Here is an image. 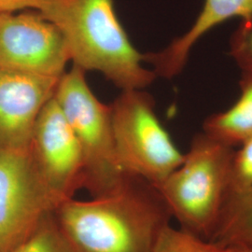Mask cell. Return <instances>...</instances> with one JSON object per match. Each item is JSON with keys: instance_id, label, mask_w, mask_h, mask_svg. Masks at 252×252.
I'll return each mask as SVG.
<instances>
[{"instance_id": "obj_1", "label": "cell", "mask_w": 252, "mask_h": 252, "mask_svg": "<svg viewBox=\"0 0 252 252\" xmlns=\"http://www.w3.org/2000/svg\"><path fill=\"white\" fill-rule=\"evenodd\" d=\"M54 217L72 252H153L172 218L155 186L127 174L115 190L69 199Z\"/></svg>"}, {"instance_id": "obj_2", "label": "cell", "mask_w": 252, "mask_h": 252, "mask_svg": "<svg viewBox=\"0 0 252 252\" xmlns=\"http://www.w3.org/2000/svg\"><path fill=\"white\" fill-rule=\"evenodd\" d=\"M37 10L63 34L70 60L96 71L123 90L144 89L158 77L144 66V54L132 44L113 0H40Z\"/></svg>"}, {"instance_id": "obj_3", "label": "cell", "mask_w": 252, "mask_h": 252, "mask_svg": "<svg viewBox=\"0 0 252 252\" xmlns=\"http://www.w3.org/2000/svg\"><path fill=\"white\" fill-rule=\"evenodd\" d=\"M234 150L198 133L180 166L156 187L180 228L207 241H211L225 205Z\"/></svg>"}, {"instance_id": "obj_4", "label": "cell", "mask_w": 252, "mask_h": 252, "mask_svg": "<svg viewBox=\"0 0 252 252\" xmlns=\"http://www.w3.org/2000/svg\"><path fill=\"white\" fill-rule=\"evenodd\" d=\"M54 98L81 146L84 161L82 187L93 197L118 189L126 174L118 163L111 106L100 102L87 83L85 71L75 65L59 79Z\"/></svg>"}, {"instance_id": "obj_5", "label": "cell", "mask_w": 252, "mask_h": 252, "mask_svg": "<svg viewBox=\"0 0 252 252\" xmlns=\"http://www.w3.org/2000/svg\"><path fill=\"white\" fill-rule=\"evenodd\" d=\"M110 106L120 168L159 186L180 166L184 153L161 124L153 96L144 89L123 90Z\"/></svg>"}, {"instance_id": "obj_6", "label": "cell", "mask_w": 252, "mask_h": 252, "mask_svg": "<svg viewBox=\"0 0 252 252\" xmlns=\"http://www.w3.org/2000/svg\"><path fill=\"white\" fill-rule=\"evenodd\" d=\"M55 210L30 146L0 147V252H9Z\"/></svg>"}, {"instance_id": "obj_7", "label": "cell", "mask_w": 252, "mask_h": 252, "mask_svg": "<svg viewBox=\"0 0 252 252\" xmlns=\"http://www.w3.org/2000/svg\"><path fill=\"white\" fill-rule=\"evenodd\" d=\"M69 61L63 34L37 10L0 13V68L60 79Z\"/></svg>"}, {"instance_id": "obj_8", "label": "cell", "mask_w": 252, "mask_h": 252, "mask_svg": "<svg viewBox=\"0 0 252 252\" xmlns=\"http://www.w3.org/2000/svg\"><path fill=\"white\" fill-rule=\"evenodd\" d=\"M30 149L56 209L82 187L84 161L80 143L54 95L36 119Z\"/></svg>"}, {"instance_id": "obj_9", "label": "cell", "mask_w": 252, "mask_h": 252, "mask_svg": "<svg viewBox=\"0 0 252 252\" xmlns=\"http://www.w3.org/2000/svg\"><path fill=\"white\" fill-rule=\"evenodd\" d=\"M59 79L0 68V147H29L40 111Z\"/></svg>"}, {"instance_id": "obj_10", "label": "cell", "mask_w": 252, "mask_h": 252, "mask_svg": "<svg viewBox=\"0 0 252 252\" xmlns=\"http://www.w3.org/2000/svg\"><path fill=\"white\" fill-rule=\"evenodd\" d=\"M251 16L252 0H205L189 29L161 51L145 54V61L153 65L157 77L173 79L183 71L192 49L210 30L228 20Z\"/></svg>"}, {"instance_id": "obj_11", "label": "cell", "mask_w": 252, "mask_h": 252, "mask_svg": "<svg viewBox=\"0 0 252 252\" xmlns=\"http://www.w3.org/2000/svg\"><path fill=\"white\" fill-rule=\"evenodd\" d=\"M240 94L229 108L204 121L205 134L236 148L252 136V74L241 73Z\"/></svg>"}, {"instance_id": "obj_12", "label": "cell", "mask_w": 252, "mask_h": 252, "mask_svg": "<svg viewBox=\"0 0 252 252\" xmlns=\"http://www.w3.org/2000/svg\"><path fill=\"white\" fill-rule=\"evenodd\" d=\"M210 242L252 249V189L226 202Z\"/></svg>"}, {"instance_id": "obj_13", "label": "cell", "mask_w": 252, "mask_h": 252, "mask_svg": "<svg viewBox=\"0 0 252 252\" xmlns=\"http://www.w3.org/2000/svg\"><path fill=\"white\" fill-rule=\"evenodd\" d=\"M9 252H72V251L53 212L46 217L27 240Z\"/></svg>"}, {"instance_id": "obj_14", "label": "cell", "mask_w": 252, "mask_h": 252, "mask_svg": "<svg viewBox=\"0 0 252 252\" xmlns=\"http://www.w3.org/2000/svg\"><path fill=\"white\" fill-rule=\"evenodd\" d=\"M153 252H223V247L168 224L162 229Z\"/></svg>"}, {"instance_id": "obj_15", "label": "cell", "mask_w": 252, "mask_h": 252, "mask_svg": "<svg viewBox=\"0 0 252 252\" xmlns=\"http://www.w3.org/2000/svg\"><path fill=\"white\" fill-rule=\"evenodd\" d=\"M252 189V136L234 150L232 158L226 202Z\"/></svg>"}, {"instance_id": "obj_16", "label": "cell", "mask_w": 252, "mask_h": 252, "mask_svg": "<svg viewBox=\"0 0 252 252\" xmlns=\"http://www.w3.org/2000/svg\"><path fill=\"white\" fill-rule=\"evenodd\" d=\"M229 53L241 73L252 74V16L240 21L230 38Z\"/></svg>"}, {"instance_id": "obj_17", "label": "cell", "mask_w": 252, "mask_h": 252, "mask_svg": "<svg viewBox=\"0 0 252 252\" xmlns=\"http://www.w3.org/2000/svg\"><path fill=\"white\" fill-rule=\"evenodd\" d=\"M40 0H0V13L36 9Z\"/></svg>"}, {"instance_id": "obj_18", "label": "cell", "mask_w": 252, "mask_h": 252, "mask_svg": "<svg viewBox=\"0 0 252 252\" xmlns=\"http://www.w3.org/2000/svg\"><path fill=\"white\" fill-rule=\"evenodd\" d=\"M223 252H252V249L245 247H223Z\"/></svg>"}]
</instances>
